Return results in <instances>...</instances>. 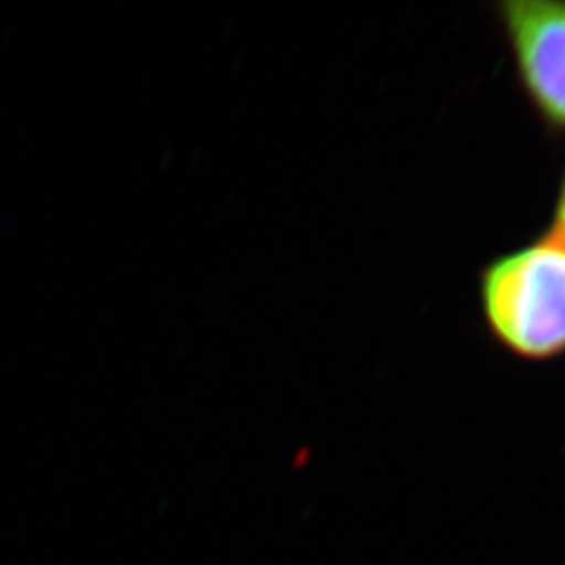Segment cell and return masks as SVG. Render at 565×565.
<instances>
[{"instance_id":"3957f363","label":"cell","mask_w":565,"mask_h":565,"mask_svg":"<svg viewBox=\"0 0 565 565\" xmlns=\"http://www.w3.org/2000/svg\"><path fill=\"white\" fill-rule=\"evenodd\" d=\"M559 239L565 242V172L562 184H559V193L555 200V210H553V228H551Z\"/></svg>"},{"instance_id":"7a4b0ae2","label":"cell","mask_w":565,"mask_h":565,"mask_svg":"<svg viewBox=\"0 0 565 565\" xmlns=\"http://www.w3.org/2000/svg\"><path fill=\"white\" fill-rule=\"evenodd\" d=\"M497 13L525 99L551 132L565 135V2L507 0Z\"/></svg>"},{"instance_id":"6da1fadb","label":"cell","mask_w":565,"mask_h":565,"mask_svg":"<svg viewBox=\"0 0 565 565\" xmlns=\"http://www.w3.org/2000/svg\"><path fill=\"white\" fill-rule=\"evenodd\" d=\"M478 298L505 352L527 363L565 356V242L553 231L486 264Z\"/></svg>"}]
</instances>
